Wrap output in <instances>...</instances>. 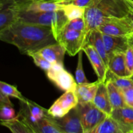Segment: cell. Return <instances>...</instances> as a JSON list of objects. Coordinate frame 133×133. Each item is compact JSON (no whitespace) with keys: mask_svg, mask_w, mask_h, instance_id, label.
Wrapping results in <instances>:
<instances>
[{"mask_svg":"<svg viewBox=\"0 0 133 133\" xmlns=\"http://www.w3.org/2000/svg\"></svg>","mask_w":133,"mask_h":133,"instance_id":"obj_42","label":"cell"},{"mask_svg":"<svg viewBox=\"0 0 133 133\" xmlns=\"http://www.w3.org/2000/svg\"><path fill=\"white\" fill-rule=\"evenodd\" d=\"M18 12V20L51 27L55 39L64 29L69 22L62 10L42 12L19 10Z\"/></svg>","mask_w":133,"mask_h":133,"instance_id":"obj_3","label":"cell"},{"mask_svg":"<svg viewBox=\"0 0 133 133\" xmlns=\"http://www.w3.org/2000/svg\"><path fill=\"white\" fill-rule=\"evenodd\" d=\"M87 44H91L95 48L97 53L101 55L103 59L104 60L108 68L109 61V56L107 53L102 32L99 31L97 29L92 30L88 35Z\"/></svg>","mask_w":133,"mask_h":133,"instance_id":"obj_19","label":"cell"},{"mask_svg":"<svg viewBox=\"0 0 133 133\" xmlns=\"http://www.w3.org/2000/svg\"><path fill=\"white\" fill-rule=\"evenodd\" d=\"M55 102L63 109L66 114H68L70 110L77 106L79 104V99L75 91L70 90L66 91V92Z\"/></svg>","mask_w":133,"mask_h":133,"instance_id":"obj_22","label":"cell"},{"mask_svg":"<svg viewBox=\"0 0 133 133\" xmlns=\"http://www.w3.org/2000/svg\"><path fill=\"white\" fill-rule=\"evenodd\" d=\"M130 42H131V44H132V45L133 47V36H132V37L130 38Z\"/></svg>","mask_w":133,"mask_h":133,"instance_id":"obj_39","label":"cell"},{"mask_svg":"<svg viewBox=\"0 0 133 133\" xmlns=\"http://www.w3.org/2000/svg\"><path fill=\"white\" fill-rule=\"evenodd\" d=\"M0 91L3 94L9 97H13L19 99L20 101H25L27 98L23 97L21 92L14 86L9 84L3 81L0 82Z\"/></svg>","mask_w":133,"mask_h":133,"instance_id":"obj_27","label":"cell"},{"mask_svg":"<svg viewBox=\"0 0 133 133\" xmlns=\"http://www.w3.org/2000/svg\"><path fill=\"white\" fill-rule=\"evenodd\" d=\"M29 126L36 133H64L58 128L47 116L36 124Z\"/></svg>","mask_w":133,"mask_h":133,"instance_id":"obj_24","label":"cell"},{"mask_svg":"<svg viewBox=\"0 0 133 133\" xmlns=\"http://www.w3.org/2000/svg\"><path fill=\"white\" fill-rule=\"evenodd\" d=\"M1 124L6 127L12 133H36L24 121L17 117L10 121L1 122Z\"/></svg>","mask_w":133,"mask_h":133,"instance_id":"obj_21","label":"cell"},{"mask_svg":"<svg viewBox=\"0 0 133 133\" xmlns=\"http://www.w3.org/2000/svg\"><path fill=\"white\" fill-rule=\"evenodd\" d=\"M107 53L109 57L114 53H125L130 44V38L125 36H116L103 34Z\"/></svg>","mask_w":133,"mask_h":133,"instance_id":"obj_12","label":"cell"},{"mask_svg":"<svg viewBox=\"0 0 133 133\" xmlns=\"http://www.w3.org/2000/svg\"><path fill=\"white\" fill-rule=\"evenodd\" d=\"M97 29L104 35L129 38L133 36V25L128 16L106 18Z\"/></svg>","mask_w":133,"mask_h":133,"instance_id":"obj_4","label":"cell"},{"mask_svg":"<svg viewBox=\"0 0 133 133\" xmlns=\"http://www.w3.org/2000/svg\"><path fill=\"white\" fill-rule=\"evenodd\" d=\"M18 12L14 5L0 3V31L18 21Z\"/></svg>","mask_w":133,"mask_h":133,"instance_id":"obj_18","label":"cell"},{"mask_svg":"<svg viewBox=\"0 0 133 133\" xmlns=\"http://www.w3.org/2000/svg\"><path fill=\"white\" fill-rule=\"evenodd\" d=\"M99 81L94 83H86L77 84L75 93L79 99V103L92 102L97 93Z\"/></svg>","mask_w":133,"mask_h":133,"instance_id":"obj_17","label":"cell"},{"mask_svg":"<svg viewBox=\"0 0 133 133\" xmlns=\"http://www.w3.org/2000/svg\"><path fill=\"white\" fill-rule=\"evenodd\" d=\"M48 79L56 86L64 91H75L77 88L76 80L70 73L66 71L64 64H53L51 68L46 71Z\"/></svg>","mask_w":133,"mask_h":133,"instance_id":"obj_7","label":"cell"},{"mask_svg":"<svg viewBox=\"0 0 133 133\" xmlns=\"http://www.w3.org/2000/svg\"><path fill=\"white\" fill-rule=\"evenodd\" d=\"M125 55L126 66L129 74V77L132 78L133 77V47L131 42L127 51L125 53Z\"/></svg>","mask_w":133,"mask_h":133,"instance_id":"obj_32","label":"cell"},{"mask_svg":"<svg viewBox=\"0 0 133 133\" xmlns=\"http://www.w3.org/2000/svg\"><path fill=\"white\" fill-rule=\"evenodd\" d=\"M40 0H1L0 3H9L16 5H23Z\"/></svg>","mask_w":133,"mask_h":133,"instance_id":"obj_35","label":"cell"},{"mask_svg":"<svg viewBox=\"0 0 133 133\" xmlns=\"http://www.w3.org/2000/svg\"><path fill=\"white\" fill-rule=\"evenodd\" d=\"M77 107L84 133L89 132L108 116L92 102L79 103Z\"/></svg>","mask_w":133,"mask_h":133,"instance_id":"obj_5","label":"cell"},{"mask_svg":"<svg viewBox=\"0 0 133 133\" xmlns=\"http://www.w3.org/2000/svg\"><path fill=\"white\" fill-rule=\"evenodd\" d=\"M28 56L31 57L33 60L35 64L41 68L42 70H44L46 72L51 67L52 64L49 62H48L45 58H44L42 56L40 55L37 52H32L27 55Z\"/></svg>","mask_w":133,"mask_h":133,"instance_id":"obj_29","label":"cell"},{"mask_svg":"<svg viewBox=\"0 0 133 133\" xmlns=\"http://www.w3.org/2000/svg\"><path fill=\"white\" fill-rule=\"evenodd\" d=\"M57 42L62 45L70 56H75L87 44L84 32L64 28L57 38Z\"/></svg>","mask_w":133,"mask_h":133,"instance_id":"obj_6","label":"cell"},{"mask_svg":"<svg viewBox=\"0 0 133 133\" xmlns=\"http://www.w3.org/2000/svg\"><path fill=\"white\" fill-rule=\"evenodd\" d=\"M110 116L123 133L133 132V108L129 106L113 109Z\"/></svg>","mask_w":133,"mask_h":133,"instance_id":"obj_11","label":"cell"},{"mask_svg":"<svg viewBox=\"0 0 133 133\" xmlns=\"http://www.w3.org/2000/svg\"><path fill=\"white\" fill-rule=\"evenodd\" d=\"M127 16H128L129 18V19H131V22H132V24L133 25V6L132 5V4H131V9H130L129 13Z\"/></svg>","mask_w":133,"mask_h":133,"instance_id":"obj_37","label":"cell"},{"mask_svg":"<svg viewBox=\"0 0 133 133\" xmlns=\"http://www.w3.org/2000/svg\"><path fill=\"white\" fill-rule=\"evenodd\" d=\"M63 5L62 10L69 21L84 16L86 8L81 7L72 4Z\"/></svg>","mask_w":133,"mask_h":133,"instance_id":"obj_25","label":"cell"},{"mask_svg":"<svg viewBox=\"0 0 133 133\" xmlns=\"http://www.w3.org/2000/svg\"><path fill=\"white\" fill-rule=\"evenodd\" d=\"M83 51L81 50L78 53V55H79L78 62L76 70H75V80H76L77 84L88 83V81L87 80V77H86L83 67Z\"/></svg>","mask_w":133,"mask_h":133,"instance_id":"obj_28","label":"cell"},{"mask_svg":"<svg viewBox=\"0 0 133 133\" xmlns=\"http://www.w3.org/2000/svg\"><path fill=\"white\" fill-rule=\"evenodd\" d=\"M125 102L127 106L133 108V87L122 90Z\"/></svg>","mask_w":133,"mask_h":133,"instance_id":"obj_34","label":"cell"},{"mask_svg":"<svg viewBox=\"0 0 133 133\" xmlns=\"http://www.w3.org/2000/svg\"><path fill=\"white\" fill-rule=\"evenodd\" d=\"M0 39L27 55L57 42L51 27L19 20L0 31Z\"/></svg>","mask_w":133,"mask_h":133,"instance_id":"obj_1","label":"cell"},{"mask_svg":"<svg viewBox=\"0 0 133 133\" xmlns=\"http://www.w3.org/2000/svg\"><path fill=\"white\" fill-rule=\"evenodd\" d=\"M42 1H53V2L55 3H58L61 1H63V0H42Z\"/></svg>","mask_w":133,"mask_h":133,"instance_id":"obj_38","label":"cell"},{"mask_svg":"<svg viewBox=\"0 0 133 133\" xmlns=\"http://www.w3.org/2000/svg\"><path fill=\"white\" fill-rule=\"evenodd\" d=\"M129 1H130V3L132 4V5L133 6V0H129Z\"/></svg>","mask_w":133,"mask_h":133,"instance_id":"obj_40","label":"cell"},{"mask_svg":"<svg viewBox=\"0 0 133 133\" xmlns=\"http://www.w3.org/2000/svg\"><path fill=\"white\" fill-rule=\"evenodd\" d=\"M1 104L12 105V106H13L11 101H10V99H9V96H5V95L3 94L0 93V105H1Z\"/></svg>","mask_w":133,"mask_h":133,"instance_id":"obj_36","label":"cell"},{"mask_svg":"<svg viewBox=\"0 0 133 133\" xmlns=\"http://www.w3.org/2000/svg\"><path fill=\"white\" fill-rule=\"evenodd\" d=\"M47 117L64 133H84L77 107L62 118H54L49 114Z\"/></svg>","mask_w":133,"mask_h":133,"instance_id":"obj_8","label":"cell"},{"mask_svg":"<svg viewBox=\"0 0 133 133\" xmlns=\"http://www.w3.org/2000/svg\"><path fill=\"white\" fill-rule=\"evenodd\" d=\"M17 10L19 11L34 12H53L62 10L63 5L57 3L53 1H34L30 3L23 5H16Z\"/></svg>","mask_w":133,"mask_h":133,"instance_id":"obj_14","label":"cell"},{"mask_svg":"<svg viewBox=\"0 0 133 133\" xmlns=\"http://www.w3.org/2000/svg\"><path fill=\"white\" fill-rule=\"evenodd\" d=\"M83 51L86 53L89 59L92 68L97 75L99 81L106 82L109 69L101 55L90 44H86L83 47Z\"/></svg>","mask_w":133,"mask_h":133,"instance_id":"obj_10","label":"cell"},{"mask_svg":"<svg viewBox=\"0 0 133 133\" xmlns=\"http://www.w3.org/2000/svg\"><path fill=\"white\" fill-rule=\"evenodd\" d=\"M66 52L65 48L59 43L57 42L55 44L44 47V48L37 51V53L42 56L51 64H64V58Z\"/></svg>","mask_w":133,"mask_h":133,"instance_id":"obj_13","label":"cell"},{"mask_svg":"<svg viewBox=\"0 0 133 133\" xmlns=\"http://www.w3.org/2000/svg\"><path fill=\"white\" fill-rule=\"evenodd\" d=\"M131 3L129 0H95L90 6L86 8L84 33L87 44L90 32L97 29L108 18H124L129 13Z\"/></svg>","mask_w":133,"mask_h":133,"instance_id":"obj_2","label":"cell"},{"mask_svg":"<svg viewBox=\"0 0 133 133\" xmlns=\"http://www.w3.org/2000/svg\"><path fill=\"white\" fill-rule=\"evenodd\" d=\"M65 28L70 29H74L75 31H81V32H84L86 28V23L84 18H79L77 19H72V20L69 21L67 25Z\"/></svg>","mask_w":133,"mask_h":133,"instance_id":"obj_31","label":"cell"},{"mask_svg":"<svg viewBox=\"0 0 133 133\" xmlns=\"http://www.w3.org/2000/svg\"><path fill=\"white\" fill-rule=\"evenodd\" d=\"M92 103L99 110L108 116H110L113 109L109 99L106 82H99L97 93Z\"/></svg>","mask_w":133,"mask_h":133,"instance_id":"obj_15","label":"cell"},{"mask_svg":"<svg viewBox=\"0 0 133 133\" xmlns=\"http://www.w3.org/2000/svg\"><path fill=\"white\" fill-rule=\"evenodd\" d=\"M48 114V110L36 103L26 99L20 101V109L18 116L29 125L36 124Z\"/></svg>","mask_w":133,"mask_h":133,"instance_id":"obj_9","label":"cell"},{"mask_svg":"<svg viewBox=\"0 0 133 133\" xmlns=\"http://www.w3.org/2000/svg\"><path fill=\"white\" fill-rule=\"evenodd\" d=\"M88 133H123L116 122L108 116L103 122Z\"/></svg>","mask_w":133,"mask_h":133,"instance_id":"obj_23","label":"cell"},{"mask_svg":"<svg viewBox=\"0 0 133 133\" xmlns=\"http://www.w3.org/2000/svg\"><path fill=\"white\" fill-rule=\"evenodd\" d=\"M132 133H133V132H132Z\"/></svg>","mask_w":133,"mask_h":133,"instance_id":"obj_41","label":"cell"},{"mask_svg":"<svg viewBox=\"0 0 133 133\" xmlns=\"http://www.w3.org/2000/svg\"><path fill=\"white\" fill-rule=\"evenodd\" d=\"M111 81L118 88L122 90L133 87V79L129 77H119L110 71H108L107 79Z\"/></svg>","mask_w":133,"mask_h":133,"instance_id":"obj_26","label":"cell"},{"mask_svg":"<svg viewBox=\"0 0 133 133\" xmlns=\"http://www.w3.org/2000/svg\"><path fill=\"white\" fill-rule=\"evenodd\" d=\"M106 85L112 109H116L127 106L122 90L109 79H107Z\"/></svg>","mask_w":133,"mask_h":133,"instance_id":"obj_20","label":"cell"},{"mask_svg":"<svg viewBox=\"0 0 133 133\" xmlns=\"http://www.w3.org/2000/svg\"><path fill=\"white\" fill-rule=\"evenodd\" d=\"M17 117L13 106L9 105H0V118L1 122L10 121Z\"/></svg>","mask_w":133,"mask_h":133,"instance_id":"obj_30","label":"cell"},{"mask_svg":"<svg viewBox=\"0 0 133 133\" xmlns=\"http://www.w3.org/2000/svg\"><path fill=\"white\" fill-rule=\"evenodd\" d=\"M95 0H63L57 3L61 5H68V4H72L76 6H81L83 8H88L90 6Z\"/></svg>","mask_w":133,"mask_h":133,"instance_id":"obj_33","label":"cell"},{"mask_svg":"<svg viewBox=\"0 0 133 133\" xmlns=\"http://www.w3.org/2000/svg\"><path fill=\"white\" fill-rule=\"evenodd\" d=\"M109 71L119 77H129L125 53H117L109 57Z\"/></svg>","mask_w":133,"mask_h":133,"instance_id":"obj_16","label":"cell"}]
</instances>
